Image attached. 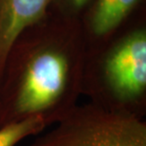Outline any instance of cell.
<instances>
[{"instance_id": "obj_5", "label": "cell", "mask_w": 146, "mask_h": 146, "mask_svg": "<svg viewBox=\"0 0 146 146\" xmlns=\"http://www.w3.org/2000/svg\"><path fill=\"white\" fill-rule=\"evenodd\" d=\"M139 0H96L90 15V30L101 38L113 33L134 10Z\"/></svg>"}, {"instance_id": "obj_6", "label": "cell", "mask_w": 146, "mask_h": 146, "mask_svg": "<svg viewBox=\"0 0 146 146\" xmlns=\"http://www.w3.org/2000/svg\"><path fill=\"white\" fill-rule=\"evenodd\" d=\"M46 128L41 118L23 119L0 126V146H16L23 139L37 136Z\"/></svg>"}, {"instance_id": "obj_3", "label": "cell", "mask_w": 146, "mask_h": 146, "mask_svg": "<svg viewBox=\"0 0 146 146\" xmlns=\"http://www.w3.org/2000/svg\"><path fill=\"white\" fill-rule=\"evenodd\" d=\"M30 146H146V122L89 103L76 106Z\"/></svg>"}, {"instance_id": "obj_7", "label": "cell", "mask_w": 146, "mask_h": 146, "mask_svg": "<svg viewBox=\"0 0 146 146\" xmlns=\"http://www.w3.org/2000/svg\"><path fill=\"white\" fill-rule=\"evenodd\" d=\"M89 1L90 0H59L62 8L70 13H79L88 4Z\"/></svg>"}, {"instance_id": "obj_4", "label": "cell", "mask_w": 146, "mask_h": 146, "mask_svg": "<svg viewBox=\"0 0 146 146\" xmlns=\"http://www.w3.org/2000/svg\"><path fill=\"white\" fill-rule=\"evenodd\" d=\"M51 0H0V82L19 37L42 18Z\"/></svg>"}, {"instance_id": "obj_2", "label": "cell", "mask_w": 146, "mask_h": 146, "mask_svg": "<svg viewBox=\"0 0 146 146\" xmlns=\"http://www.w3.org/2000/svg\"><path fill=\"white\" fill-rule=\"evenodd\" d=\"M82 92L91 103L143 119L146 113V33L117 40L91 63L84 60Z\"/></svg>"}, {"instance_id": "obj_1", "label": "cell", "mask_w": 146, "mask_h": 146, "mask_svg": "<svg viewBox=\"0 0 146 146\" xmlns=\"http://www.w3.org/2000/svg\"><path fill=\"white\" fill-rule=\"evenodd\" d=\"M84 54L66 41L15 45L0 82V126L38 117L46 127L57 123L82 93Z\"/></svg>"}]
</instances>
